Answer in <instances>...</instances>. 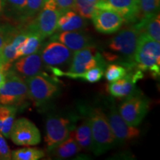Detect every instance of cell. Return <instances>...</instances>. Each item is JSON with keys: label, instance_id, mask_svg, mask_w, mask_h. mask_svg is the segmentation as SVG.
I'll list each match as a JSON object with an SVG mask.
<instances>
[{"label": "cell", "instance_id": "6da1fadb", "mask_svg": "<svg viewBox=\"0 0 160 160\" xmlns=\"http://www.w3.org/2000/svg\"><path fill=\"white\" fill-rule=\"evenodd\" d=\"M140 31L135 26L119 31L108 43L109 51L104 53L103 57L109 61L120 62L126 68L131 69L136 66L134 57L137 51Z\"/></svg>", "mask_w": 160, "mask_h": 160}, {"label": "cell", "instance_id": "7a4b0ae2", "mask_svg": "<svg viewBox=\"0 0 160 160\" xmlns=\"http://www.w3.org/2000/svg\"><path fill=\"white\" fill-rule=\"evenodd\" d=\"M93 138V151L100 155L113 148L117 144L110 127L107 115L99 108H92L88 114Z\"/></svg>", "mask_w": 160, "mask_h": 160}, {"label": "cell", "instance_id": "3957f363", "mask_svg": "<svg viewBox=\"0 0 160 160\" xmlns=\"http://www.w3.org/2000/svg\"><path fill=\"white\" fill-rule=\"evenodd\" d=\"M134 61L136 67L141 71H149L153 77L160 74V43L140 33L136 51Z\"/></svg>", "mask_w": 160, "mask_h": 160}, {"label": "cell", "instance_id": "277c9868", "mask_svg": "<svg viewBox=\"0 0 160 160\" xmlns=\"http://www.w3.org/2000/svg\"><path fill=\"white\" fill-rule=\"evenodd\" d=\"M28 90V98L40 106L48 102L59 92V86L45 73H40L25 80Z\"/></svg>", "mask_w": 160, "mask_h": 160}, {"label": "cell", "instance_id": "5b68a950", "mask_svg": "<svg viewBox=\"0 0 160 160\" xmlns=\"http://www.w3.org/2000/svg\"><path fill=\"white\" fill-rule=\"evenodd\" d=\"M62 13V11L55 0H45L37 18L28 26V31L39 33L43 39L51 37L57 31L58 20Z\"/></svg>", "mask_w": 160, "mask_h": 160}, {"label": "cell", "instance_id": "8992f818", "mask_svg": "<svg viewBox=\"0 0 160 160\" xmlns=\"http://www.w3.org/2000/svg\"><path fill=\"white\" fill-rule=\"evenodd\" d=\"M28 99V90L25 80L8 71L5 82L0 88V104L17 107Z\"/></svg>", "mask_w": 160, "mask_h": 160}, {"label": "cell", "instance_id": "52a82bcc", "mask_svg": "<svg viewBox=\"0 0 160 160\" xmlns=\"http://www.w3.org/2000/svg\"><path fill=\"white\" fill-rule=\"evenodd\" d=\"M74 128L73 122L62 116H50L45 123V142L48 151H51L56 146L62 142L71 135Z\"/></svg>", "mask_w": 160, "mask_h": 160}, {"label": "cell", "instance_id": "ba28073f", "mask_svg": "<svg viewBox=\"0 0 160 160\" xmlns=\"http://www.w3.org/2000/svg\"><path fill=\"white\" fill-rule=\"evenodd\" d=\"M96 30L104 34H111L120 29L124 19L119 13L107 6L97 3L91 17Z\"/></svg>", "mask_w": 160, "mask_h": 160}, {"label": "cell", "instance_id": "9c48e42d", "mask_svg": "<svg viewBox=\"0 0 160 160\" xmlns=\"http://www.w3.org/2000/svg\"><path fill=\"white\" fill-rule=\"evenodd\" d=\"M39 53L43 64L48 68H59L68 65L73 57V52L71 50L62 43L53 39L44 45H42Z\"/></svg>", "mask_w": 160, "mask_h": 160}, {"label": "cell", "instance_id": "30bf717a", "mask_svg": "<svg viewBox=\"0 0 160 160\" xmlns=\"http://www.w3.org/2000/svg\"><path fill=\"white\" fill-rule=\"evenodd\" d=\"M149 110V102L146 98L132 95L119 107V113L129 125L137 127L142 122Z\"/></svg>", "mask_w": 160, "mask_h": 160}, {"label": "cell", "instance_id": "8fae6325", "mask_svg": "<svg viewBox=\"0 0 160 160\" xmlns=\"http://www.w3.org/2000/svg\"><path fill=\"white\" fill-rule=\"evenodd\" d=\"M9 137L13 143L21 146L37 145L41 141L38 128L26 118H20L14 121Z\"/></svg>", "mask_w": 160, "mask_h": 160}, {"label": "cell", "instance_id": "7c38bea8", "mask_svg": "<svg viewBox=\"0 0 160 160\" xmlns=\"http://www.w3.org/2000/svg\"><path fill=\"white\" fill-rule=\"evenodd\" d=\"M70 63L68 72L72 73H82L97 66L105 67L106 65L103 57L93 46L76 51Z\"/></svg>", "mask_w": 160, "mask_h": 160}, {"label": "cell", "instance_id": "4fadbf2b", "mask_svg": "<svg viewBox=\"0 0 160 160\" xmlns=\"http://www.w3.org/2000/svg\"><path fill=\"white\" fill-rule=\"evenodd\" d=\"M107 117L117 142H127L139 137V130L126 122L114 105L111 107Z\"/></svg>", "mask_w": 160, "mask_h": 160}, {"label": "cell", "instance_id": "5bb4252c", "mask_svg": "<svg viewBox=\"0 0 160 160\" xmlns=\"http://www.w3.org/2000/svg\"><path fill=\"white\" fill-rule=\"evenodd\" d=\"M43 65L39 50L34 53L22 57L15 60L8 71L26 80L42 73Z\"/></svg>", "mask_w": 160, "mask_h": 160}, {"label": "cell", "instance_id": "9a60e30c", "mask_svg": "<svg viewBox=\"0 0 160 160\" xmlns=\"http://www.w3.org/2000/svg\"><path fill=\"white\" fill-rule=\"evenodd\" d=\"M142 78V73L138 70L133 73H128L125 77L112 82L108 85V91L116 98H128L135 93V83L138 79Z\"/></svg>", "mask_w": 160, "mask_h": 160}, {"label": "cell", "instance_id": "2e32d148", "mask_svg": "<svg viewBox=\"0 0 160 160\" xmlns=\"http://www.w3.org/2000/svg\"><path fill=\"white\" fill-rule=\"evenodd\" d=\"M114 10L125 22H133L140 14L139 0H100L99 2Z\"/></svg>", "mask_w": 160, "mask_h": 160}, {"label": "cell", "instance_id": "e0dca14e", "mask_svg": "<svg viewBox=\"0 0 160 160\" xmlns=\"http://www.w3.org/2000/svg\"><path fill=\"white\" fill-rule=\"evenodd\" d=\"M51 39L62 43L72 52L93 46L92 39L85 33L79 31H62L53 36Z\"/></svg>", "mask_w": 160, "mask_h": 160}, {"label": "cell", "instance_id": "ac0fdd59", "mask_svg": "<svg viewBox=\"0 0 160 160\" xmlns=\"http://www.w3.org/2000/svg\"><path fill=\"white\" fill-rule=\"evenodd\" d=\"M86 25L85 19L74 11L68 10L62 12L59 18L57 31H77L82 29Z\"/></svg>", "mask_w": 160, "mask_h": 160}, {"label": "cell", "instance_id": "d6986e66", "mask_svg": "<svg viewBox=\"0 0 160 160\" xmlns=\"http://www.w3.org/2000/svg\"><path fill=\"white\" fill-rule=\"evenodd\" d=\"M51 68L53 74L58 76V77H66L71 78V79H82L83 81L88 82L94 83L102 79L105 67L99 65L82 73H72L68 71H62L57 68Z\"/></svg>", "mask_w": 160, "mask_h": 160}, {"label": "cell", "instance_id": "ffe728a7", "mask_svg": "<svg viewBox=\"0 0 160 160\" xmlns=\"http://www.w3.org/2000/svg\"><path fill=\"white\" fill-rule=\"evenodd\" d=\"M71 135L77 142L81 150L93 151V138L88 118L86 117L78 127L74 128L71 131Z\"/></svg>", "mask_w": 160, "mask_h": 160}, {"label": "cell", "instance_id": "44dd1931", "mask_svg": "<svg viewBox=\"0 0 160 160\" xmlns=\"http://www.w3.org/2000/svg\"><path fill=\"white\" fill-rule=\"evenodd\" d=\"M140 31L155 41H160V17L159 13L148 18H142L134 25Z\"/></svg>", "mask_w": 160, "mask_h": 160}, {"label": "cell", "instance_id": "7402d4cb", "mask_svg": "<svg viewBox=\"0 0 160 160\" xmlns=\"http://www.w3.org/2000/svg\"><path fill=\"white\" fill-rule=\"evenodd\" d=\"M17 108L16 106L0 104V133L5 138H9L15 121Z\"/></svg>", "mask_w": 160, "mask_h": 160}, {"label": "cell", "instance_id": "603a6c76", "mask_svg": "<svg viewBox=\"0 0 160 160\" xmlns=\"http://www.w3.org/2000/svg\"><path fill=\"white\" fill-rule=\"evenodd\" d=\"M42 41L43 39L39 33L28 31L27 37L17 50V59L37 52L41 48Z\"/></svg>", "mask_w": 160, "mask_h": 160}, {"label": "cell", "instance_id": "cb8c5ba5", "mask_svg": "<svg viewBox=\"0 0 160 160\" xmlns=\"http://www.w3.org/2000/svg\"><path fill=\"white\" fill-rule=\"evenodd\" d=\"M80 151L81 148L78 145L77 142L73 139V137L70 135L67 139L56 146L54 148L49 152H51L52 155L57 159H65L73 157Z\"/></svg>", "mask_w": 160, "mask_h": 160}, {"label": "cell", "instance_id": "d4e9b609", "mask_svg": "<svg viewBox=\"0 0 160 160\" xmlns=\"http://www.w3.org/2000/svg\"><path fill=\"white\" fill-rule=\"evenodd\" d=\"M44 156L43 150L35 148H24L11 152V159L13 160H39Z\"/></svg>", "mask_w": 160, "mask_h": 160}, {"label": "cell", "instance_id": "484cf974", "mask_svg": "<svg viewBox=\"0 0 160 160\" xmlns=\"http://www.w3.org/2000/svg\"><path fill=\"white\" fill-rule=\"evenodd\" d=\"M27 0H5V11L10 17L22 20Z\"/></svg>", "mask_w": 160, "mask_h": 160}, {"label": "cell", "instance_id": "4316f807", "mask_svg": "<svg viewBox=\"0 0 160 160\" xmlns=\"http://www.w3.org/2000/svg\"><path fill=\"white\" fill-rule=\"evenodd\" d=\"M128 68H126L125 66L119 65L117 64H111L106 68L105 70V79L109 82L117 81L122 78L125 77L128 74Z\"/></svg>", "mask_w": 160, "mask_h": 160}, {"label": "cell", "instance_id": "83f0119b", "mask_svg": "<svg viewBox=\"0 0 160 160\" xmlns=\"http://www.w3.org/2000/svg\"><path fill=\"white\" fill-rule=\"evenodd\" d=\"M140 13L142 18H148L159 13L160 0H139Z\"/></svg>", "mask_w": 160, "mask_h": 160}, {"label": "cell", "instance_id": "f1b7e54d", "mask_svg": "<svg viewBox=\"0 0 160 160\" xmlns=\"http://www.w3.org/2000/svg\"><path fill=\"white\" fill-rule=\"evenodd\" d=\"M94 9L95 5L88 0H75L73 11L85 19H91Z\"/></svg>", "mask_w": 160, "mask_h": 160}, {"label": "cell", "instance_id": "f546056e", "mask_svg": "<svg viewBox=\"0 0 160 160\" xmlns=\"http://www.w3.org/2000/svg\"><path fill=\"white\" fill-rule=\"evenodd\" d=\"M45 0H27V5L24 12L22 20L32 18L39 13L42 8Z\"/></svg>", "mask_w": 160, "mask_h": 160}, {"label": "cell", "instance_id": "4dcf8cb0", "mask_svg": "<svg viewBox=\"0 0 160 160\" xmlns=\"http://www.w3.org/2000/svg\"><path fill=\"white\" fill-rule=\"evenodd\" d=\"M0 159H11V151L5 139V137L0 133Z\"/></svg>", "mask_w": 160, "mask_h": 160}, {"label": "cell", "instance_id": "1f68e13d", "mask_svg": "<svg viewBox=\"0 0 160 160\" xmlns=\"http://www.w3.org/2000/svg\"><path fill=\"white\" fill-rule=\"evenodd\" d=\"M59 8L62 12L68 10H73L75 5V0H55Z\"/></svg>", "mask_w": 160, "mask_h": 160}, {"label": "cell", "instance_id": "d6a6232c", "mask_svg": "<svg viewBox=\"0 0 160 160\" xmlns=\"http://www.w3.org/2000/svg\"><path fill=\"white\" fill-rule=\"evenodd\" d=\"M9 29L8 28H0V51L5 45L6 39H7L8 35Z\"/></svg>", "mask_w": 160, "mask_h": 160}, {"label": "cell", "instance_id": "836d02e7", "mask_svg": "<svg viewBox=\"0 0 160 160\" xmlns=\"http://www.w3.org/2000/svg\"><path fill=\"white\" fill-rule=\"evenodd\" d=\"M6 71L2 64L0 62V88L5 82L6 79Z\"/></svg>", "mask_w": 160, "mask_h": 160}, {"label": "cell", "instance_id": "e575fe53", "mask_svg": "<svg viewBox=\"0 0 160 160\" xmlns=\"http://www.w3.org/2000/svg\"><path fill=\"white\" fill-rule=\"evenodd\" d=\"M5 0H0V16L2 15L5 11Z\"/></svg>", "mask_w": 160, "mask_h": 160}, {"label": "cell", "instance_id": "d590c367", "mask_svg": "<svg viewBox=\"0 0 160 160\" xmlns=\"http://www.w3.org/2000/svg\"><path fill=\"white\" fill-rule=\"evenodd\" d=\"M88 1L91 3H93V4H94V5H96V4H97V2H99L100 0H88Z\"/></svg>", "mask_w": 160, "mask_h": 160}]
</instances>
